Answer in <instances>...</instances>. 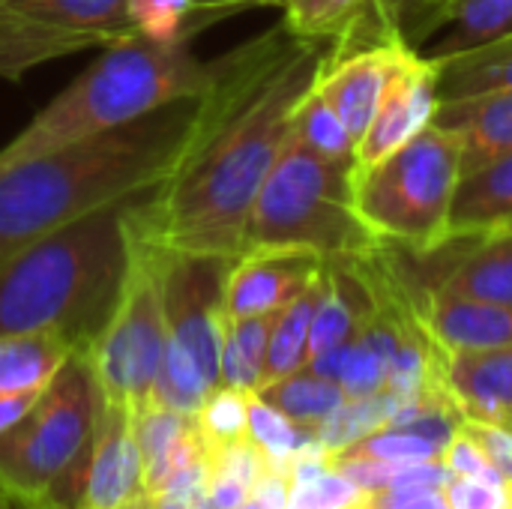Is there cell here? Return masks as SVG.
I'll return each instance as SVG.
<instances>
[{"mask_svg": "<svg viewBox=\"0 0 512 509\" xmlns=\"http://www.w3.org/2000/svg\"><path fill=\"white\" fill-rule=\"evenodd\" d=\"M327 51L324 39H297L279 24L225 54V99L216 120L183 168L159 192L135 201V228L168 252L237 258L252 204Z\"/></svg>", "mask_w": 512, "mask_h": 509, "instance_id": "cell-1", "label": "cell"}, {"mask_svg": "<svg viewBox=\"0 0 512 509\" xmlns=\"http://www.w3.org/2000/svg\"><path fill=\"white\" fill-rule=\"evenodd\" d=\"M228 60L201 96L0 171V261L96 210L159 192L192 156L225 99Z\"/></svg>", "mask_w": 512, "mask_h": 509, "instance_id": "cell-2", "label": "cell"}, {"mask_svg": "<svg viewBox=\"0 0 512 509\" xmlns=\"http://www.w3.org/2000/svg\"><path fill=\"white\" fill-rule=\"evenodd\" d=\"M138 198L63 225L0 261V336H57L90 351L129 270Z\"/></svg>", "mask_w": 512, "mask_h": 509, "instance_id": "cell-3", "label": "cell"}, {"mask_svg": "<svg viewBox=\"0 0 512 509\" xmlns=\"http://www.w3.org/2000/svg\"><path fill=\"white\" fill-rule=\"evenodd\" d=\"M216 78V63H201L189 42H159L147 36L102 48V57L45 105L6 147L0 171L111 132L168 102L201 96Z\"/></svg>", "mask_w": 512, "mask_h": 509, "instance_id": "cell-4", "label": "cell"}, {"mask_svg": "<svg viewBox=\"0 0 512 509\" xmlns=\"http://www.w3.org/2000/svg\"><path fill=\"white\" fill-rule=\"evenodd\" d=\"M354 207V165L321 159L294 129L267 174L243 234L246 249H303L324 261L375 249Z\"/></svg>", "mask_w": 512, "mask_h": 509, "instance_id": "cell-5", "label": "cell"}, {"mask_svg": "<svg viewBox=\"0 0 512 509\" xmlns=\"http://www.w3.org/2000/svg\"><path fill=\"white\" fill-rule=\"evenodd\" d=\"M462 180V144L435 120L369 168H354V207L387 249L414 255L450 243V213Z\"/></svg>", "mask_w": 512, "mask_h": 509, "instance_id": "cell-6", "label": "cell"}, {"mask_svg": "<svg viewBox=\"0 0 512 509\" xmlns=\"http://www.w3.org/2000/svg\"><path fill=\"white\" fill-rule=\"evenodd\" d=\"M102 390L87 351H72L27 417L0 435V492L21 509H39L51 486L90 447Z\"/></svg>", "mask_w": 512, "mask_h": 509, "instance_id": "cell-7", "label": "cell"}, {"mask_svg": "<svg viewBox=\"0 0 512 509\" xmlns=\"http://www.w3.org/2000/svg\"><path fill=\"white\" fill-rule=\"evenodd\" d=\"M129 240H132V252H129V270L120 300L87 354L102 399L108 405L126 408L135 417L153 399V384L168 342V324H165V300H162L165 249L150 243L135 228L132 210H129Z\"/></svg>", "mask_w": 512, "mask_h": 509, "instance_id": "cell-8", "label": "cell"}, {"mask_svg": "<svg viewBox=\"0 0 512 509\" xmlns=\"http://www.w3.org/2000/svg\"><path fill=\"white\" fill-rule=\"evenodd\" d=\"M234 258L204 252H168L162 264V300L168 339H174L219 387V357L225 336V279Z\"/></svg>", "mask_w": 512, "mask_h": 509, "instance_id": "cell-9", "label": "cell"}, {"mask_svg": "<svg viewBox=\"0 0 512 509\" xmlns=\"http://www.w3.org/2000/svg\"><path fill=\"white\" fill-rule=\"evenodd\" d=\"M324 258L303 249H246L231 261L225 279L228 318L273 315L300 297L321 273Z\"/></svg>", "mask_w": 512, "mask_h": 509, "instance_id": "cell-10", "label": "cell"}, {"mask_svg": "<svg viewBox=\"0 0 512 509\" xmlns=\"http://www.w3.org/2000/svg\"><path fill=\"white\" fill-rule=\"evenodd\" d=\"M438 111L435 66L420 51H411L393 75L369 129L357 144V168H369L420 135Z\"/></svg>", "mask_w": 512, "mask_h": 509, "instance_id": "cell-11", "label": "cell"}, {"mask_svg": "<svg viewBox=\"0 0 512 509\" xmlns=\"http://www.w3.org/2000/svg\"><path fill=\"white\" fill-rule=\"evenodd\" d=\"M0 30H42L93 39L99 48L141 36L132 0H6Z\"/></svg>", "mask_w": 512, "mask_h": 509, "instance_id": "cell-12", "label": "cell"}, {"mask_svg": "<svg viewBox=\"0 0 512 509\" xmlns=\"http://www.w3.org/2000/svg\"><path fill=\"white\" fill-rule=\"evenodd\" d=\"M138 495H144V483L132 414L105 402L90 444L81 509H120Z\"/></svg>", "mask_w": 512, "mask_h": 509, "instance_id": "cell-13", "label": "cell"}, {"mask_svg": "<svg viewBox=\"0 0 512 509\" xmlns=\"http://www.w3.org/2000/svg\"><path fill=\"white\" fill-rule=\"evenodd\" d=\"M414 297L426 330L447 354L512 345V306L441 288H414Z\"/></svg>", "mask_w": 512, "mask_h": 509, "instance_id": "cell-14", "label": "cell"}, {"mask_svg": "<svg viewBox=\"0 0 512 509\" xmlns=\"http://www.w3.org/2000/svg\"><path fill=\"white\" fill-rule=\"evenodd\" d=\"M447 390L465 420L512 432V345L447 357Z\"/></svg>", "mask_w": 512, "mask_h": 509, "instance_id": "cell-15", "label": "cell"}, {"mask_svg": "<svg viewBox=\"0 0 512 509\" xmlns=\"http://www.w3.org/2000/svg\"><path fill=\"white\" fill-rule=\"evenodd\" d=\"M456 243L459 252L447 258L441 276L423 288L512 306V231L456 237Z\"/></svg>", "mask_w": 512, "mask_h": 509, "instance_id": "cell-16", "label": "cell"}, {"mask_svg": "<svg viewBox=\"0 0 512 509\" xmlns=\"http://www.w3.org/2000/svg\"><path fill=\"white\" fill-rule=\"evenodd\" d=\"M138 453H141V483L144 495H153L174 471L204 456V438L198 420L162 405H147L132 417Z\"/></svg>", "mask_w": 512, "mask_h": 509, "instance_id": "cell-17", "label": "cell"}, {"mask_svg": "<svg viewBox=\"0 0 512 509\" xmlns=\"http://www.w3.org/2000/svg\"><path fill=\"white\" fill-rule=\"evenodd\" d=\"M441 27H450V33L429 57L456 54L510 30L512 0H432L399 36L405 45L420 48Z\"/></svg>", "mask_w": 512, "mask_h": 509, "instance_id": "cell-18", "label": "cell"}, {"mask_svg": "<svg viewBox=\"0 0 512 509\" xmlns=\"http://www.w3.org/2000/svg\"><path fill=\"white\" fill-rule=\"evenodd\" d=\"M435 123L462 144V174L512 153V93L441 102Z\"/></svg>", "mask_w": 512, "mask_h": 509, "instance_id": "cell-19", "label": "cell"}, {"mask_svg": "<svg viewBox=\"0 0 512 509\" xmlns=\"http://www.w3.org/2000/svg\"><path fill=\"white\" fill-rule=\"evenodd\" d=\"M512 231V153L462 174L450 213V237Z\"/></svg>", "mask_w": 512, "mask_h": 509, "instance_id": "cell-20", "label": "cell"}, {"mask_svg": "<svg viewBox=\"0 0 512 509\" xmlns=\"http://www.w3.org/2000/svg\"><path fill=\"white\" fill-rule=\"evenodd\" d=\"M429 60L435 66L438 105L492 93H512V27L465 51Z\"/></svg>", "mask_w": 512, "mask_h": 509, "instance_id": "cell-21", "label": "cell"}, {"mask_svg": "<svg viewBox=\"0 0 512 509\" xmlns=\"http://www.w3.org/2000/svg\"><path fill=\"white\" fill-rule=\"evenodd\" d=\"M324 279H327V270L321 267V273L309 282V288L300 297H294L276 315V324H273V333H270V345H267V363H264L261 387H267V384H273V381H279L285 375H294V372H300L306 366L309 330H312V318H315L318 300L324 294Z\"/></svg>", "mask_w": 512, "mask_h": 509, "instance_id": "cell-22", "label": "cell"}, {"mask_svg": "<svg viewBox=\"0 0 512 509\" xmlns=\"http://www.w3.org/2000/svg\"><path fill=\"white\" fill-rule=\"evenodd\" d=\"M276 315L279 312L225 321L222 357H219V387H234L243 393H255L261 387L267 345H270Z\"/></svg>", "mask_w": 512, "mask_h": 509, "instance_id": "cell-23", "label": "cell"}, {"mask_svg": "<svg viewBox=\"0 0 512 509\" xmlns=\"http://www.w3.org/2000/svg\"><path fill=\"white\" fill-rule=\"evenodd\" d=\"M72 351L57 336H0V396L48 387Z\"/></svg>", "mask_w": 512, "mask_h": 509, "instance_id": "cell-24", "label": "cell"}, {"mask_svg": "<svg viewBox=\"0 0 512 509\" xmlns=\"http://www.w3.org/2000/svg\"><path fill=\"white\" fill-rule=\"evenodd\" d=\"M255 396H261L267 405H273L276 411H282L288 420H294L303 429H318L324 420H330L348 402L345 390L336 381H330L306 366L294 375H285V378L261 387Z\"/></svg>", "mask_w": 512, "mask_h": 509, "instance_id": "cell-25", "label": "cell"}, {"mask_svg": "<svg viewBox=\"0 0 512 509\" xmlns=\"http://www.w3.org/2000/svg\"><path fill=\"white\" fill-rule=\"evenodd\" d=\"M267 459L252 438L207 450V509H237L249 501Z\"/></svg>", "mask_w": 512, "mask_h": 509, "instance_id": "cell-26", "label": "cell"}, {"mask_svg": "<svg viewBox=\"0 0 512 509\" xmlns=\"http://www.w3.org/2000/svg\"><path fill=\"white\" fill-rule=\"evenodd\" d=\"M294 135L321 159L354 165L357 168V141L351 138L348 126L336 114V108L312 87L294 114Z\"/></svg>", "mask_w": 512, "mask_h": 509, "instance_id": "cell-27", "label": "cell"}, {"mask_svg": "<svg viewBox=\"0 0 512 509\" xmlns=\"http://www.w3.org/2000/svg\"><path fill=\"white\" fill-rule=\"evenodd\" d=\"M213 390H216V387L204 378V372H201V366L192 360V354L183 351L174 339H168V342H165V354H162V363H159V375H156L153 399H150V402L195 417Z\"/></svg>", "mask_w": 512, "mask_h": 509, "instance_id": "cell-28", "label": "cell"}, {"mask_svg": "<svg viewBox=\"0 0 512 509\" xmlns=\"http://www.w3.org/2000/svg\"><path fill=\"white\" fill-rule=\"evenodd\" d=\"M249 438L264 453L270 468H279L288 474L291 459L315 441V429L297 426L282 411L267 405L261 396L249 393Z\"/></svg>", "mask_w": 512, "mask_h": 509, "instance_id": "cell-29", "label": "cell"}, {"mask_svg": "<svg viewBox=\"0 0 512 509\" xmlns=\"http://www.w3.org/2000/svg\"><path fill=\"white\" fill-rule=\"evenodd\" d=\"M84 48H99L93 39L42 30H0V78H21L27 69Z\"/></svg>", "mask_w": 512, "mask_h": 509, "instance_id": "cell-30", "label": "cell"}, {"mask_svg": "<svg viewBox=\"0 0 512 509\" xmlns=\"http://www.w3.org/2000/svg\"><path fill=\"white\" fill-rule=\"evenodd\" d=\"M369 6V0H285V27L297 39H339Z\"/></svg>", "mask_w": 512, "mask_h": 509, "instance_id": "cell-31", "label": "cell"}, {"mask_svg": "<svg viewBox=\"0 0 512 509\" xmlns=\"http://www.w3.org/2000/svg\"><path fill=\"white\" fill-rule=\"evenodd\" d=\"M204 447H222L249 438V393L234 387H216L195 414Z\"/></svg>", "mask_w": 512, "mask_h": 509, "instance_id": "cell-32", "label": "cell"}, {"mask_svg": "<svg viewBox=\"0 0 512 509\" xmlns=\"http://www.w3.org/2000/svg\"><path fill=\"white\" fill-rule=\"evenodd\" d=\"M342 453L381 459V462H432V459H441L444 444L405 426H384V429L369 432L357 444L345 447Z\"/></svg>", "mask_w": 512, "mask_h": 509, "instance_id": "cell-33", "label": "cell"}, {"mask_svg": "<svg viewBox=\"0 0 512 509\" xmlns=\"http://www.w3.org/2000/svg\"><path fill=\"white\" fill-rule=\"evenodd\" d=\"M360 495L363 492L348 477L327 468V471L291 486L288 509H348L360 501Z\"/></svg>", "mask_w": 512, "mask_h": 509, "instance_id": "cell-34", "label": "cell"}, {"mask_svg": "<svg viewBox=\"0 0 512 509\" xmlns=\"http://www.w3.org/2000/svg\"><path fill=\"white\" fill-rule=\"evenodd\" d=\"M150 501L153 509H207V453L174 471Z\"/></svg>", "mask_w": 512, "mask_h": 509, "instance_id": "cell-35", "label": "cell"}, {"mask_svg": "<svg viewBox=\"0 0 512 509\" xmlns=\"http://www.w3.org/2000/svg\"><path fill=\"white\" fill-rule=\"evenodd\" d=\"M441 462L447 465V471L453 477H465V480H480V483H492V486H507L504 477L495 471L492 459L483 453V447L462 429L456 426L453 438L447 441Z\"/></svg>", "mask_w": 512, "mask_h": 509, "instance_id": "cell-36", "label": "cell"}, {"mask_svg": "<svg viewBox=\"0 0 512 509\" xmlns=\"http://www.w3.org/2000/svg\"><path fill=\"white\" fill-rule=\"evenodd\" d=\"M348 509H453L444 489H423V486H405V489H384L360 495V501Z\"/></svg>", "mask_w": 512, "mask_h": 509, "instance_id": "cell-37", "label": "cell"}, {"mask_svg": "<svg viewBox=\"0 0 512 509\" xmlns=\"http://www.w3.org/2000/svg\"><path fill=\"white\" fill-rule=\"evenodd\" d=\"M459 426L483 447V453L492 459L495 471L504 477L507 489L512 492V432L495 423H480V420H459Z\"/></svg>", "mask_w": 512, "mask_h": 509, "instance_id": "cell-38", "label": "cell"}, {"mask_svg": "<svg viewBox=\"0 0 512 509\" xmlns=\"http://www.w3.org/2000/svg\"><path fill=\"white\" fill-rule=\"evenodd\" d=\"M453 509H510L512 492L507 486H492L480 480L453 477L444 489Z\"/></svg>", "mask_w": 512, "mask_h": 509, "instance_id": "cell-39", "label": "cell"}, {"mask_svg": "<svg viewBox=\"0 0 512 509\" xmlns=\"http://www.w3.org/2000/svg\"><path fill=\"white\" fill-rule=\"evenodd\" d=\"M432 0H369L378 18H384L396 33H402Z\"/></svg>", "mask_w": 512, "mask_h": 509, "instance_id": "cell-40", "label": "cell"}, {"mask_svg": "<svg viewBox=\"0 0 512 509\" xmlns=\"http://www.w3.org/2000/svg\"><path fill=\"white\" fill-rule=\"evenodd\" d=\"M285 0H192L195 6V15L201 18V24L207 27L210 21H219V18H228L234 12H243V9H258V6H282Z\"/></svg>", "mask_w": 512, "mask_h": 509, "instance_id": "cell-41", "label": "cell"}, {"mask_svg": "<svg viewBox=\"0 0 512 509\" xmlns=\"http://www.w3.org/2000/svg\"><path fill=\"white\" fill-rule=\"evenodd\" d=\"M45 390V387H42ZM42 390H27V393H12V396H0V435H6L9 429H15L27 411L36 405V399L42 396Z\"/></svg>", "mask_w": 512, "mask_h": 509, "instance_id": "cell-42", "label": "cell"}, {"mask_svg": "<svg viewBox=\"0 0 512 509\" xmlns=\"http://www.w3.org/2000/svg\"><path fill=\"white\" fill-rule=\"evenodd\" d=\"M120 509H153V501H150V495H138L135 501H129V504H123Z\"/></svg>", "mask_w": 512, "mask_h": 509, "instance_id": "cell-43", "label": "cell"}, {"mask_svg": "<svg viewBox=\"0 0 512 509\" xmlns=\"http://www.w3.org/2000/svg\"><path fill=\"white\" fill-rule=\"evenodd\" d=\"M237 509H264L261 507V504H255V501H252V498H249V501H246V504H240V507Z\"/></svg>", "mask_w": 512, "mask_h": 509, "instance_id": "cell-44", "label": "cell"}, {"mask_svg": "<svg viewBox=\"0 0 512 509\" xmlns=\"http://www.w3.org/2000/svg\"><path fill=\"white\" fill-rule=\"evenodd\" d=\"M0 509H15V504H12V501L6 498V501H3V507H0Z\"/></svg>", "mask_w": 512, "mask_h": 509, "instance_id": "cell-45", "label": "cell"}, {"mask_svg": "<svg viewBox=\"0 0 512 509\" xmlns=\"http://www.w3.org/2000/svg\"><path fill=\"white\" fill-rule=\"evenodd\" d=\"M3 501H6V495H3V492H0V507H3Z\"/></svg>", "mask_w": 512, "mask_h": 509, "instance_id": "cell-46", "label": "cell"}, {"mask_svg": "<svg viewBox=\"0 0 512 509\" xmlns=\"http://www.w3.org/2000/svg\"><path fill=\"white\" fill-rule=\"evenodd\" d=\"M3 3H6V0H0V6H3Z\"/></svg>", "mask_w": 512, "mask_h": 509, "instance_id": "cell-47", "label": "cell"}, {"mask_svg": "<svg viewBox=\"0 0 512 509\" xmlns=\"http://www.w3.org/2000/svg\"><path fill=\"white\" fill-rule=\"evenodd\" d=\"M510 509H512V501H510Z\"/></svg>", "mask_w": 512, "mask_h": 509, "instance_id": "cell-48", "label": "cell"}]
</instances>
